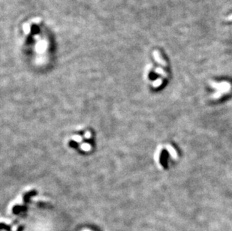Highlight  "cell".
<instances>
[{
	"label": "cell",
	"mask_w": 232,
	"mask_h": 231,
	"mask_svg": "<svg viewBox=\"0 0 232 231\" xmlns=\"http://www.w3.org/2000/svg\"><path fill=\"white\" fill-rule=\"evenodd\" d=\"M2 228H4V229H6L8 231H10V227L8 226H6V225H5V224H0V229H2Z\"/></svg>",
	"instance_id": "obj_1"
},
{
	"label": "cell",
	"mask_w": 232,
	"mask_h": 231,
	"mask_svg": "<svg viewBox=\"0 0 232 231\" xmlns=\"http://www.w3.org/2000/svg\"><path fill=\"white\" fill-rule=\"evenodd\" d=\"M23 229V227H20L19 229H18V231H22Z\"/></svg>",
	"instance_id": "obj_2"
}]
</instances>
